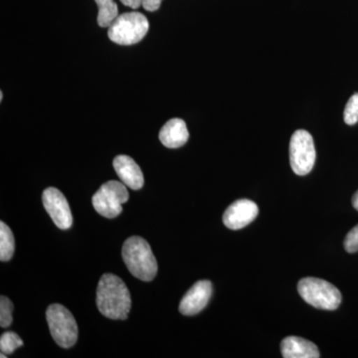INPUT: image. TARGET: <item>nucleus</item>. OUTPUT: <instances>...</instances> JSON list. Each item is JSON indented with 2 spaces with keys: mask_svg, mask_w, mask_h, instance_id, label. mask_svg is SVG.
<instances>
[{
  "mask_svg": "<svg viewBox=\"0 0 358 358\" xmlns=\"http://www.w3.org/2000/svg\"><path fill=\"white\" fill-rule=\"evenodd\" d=\"M96 307L108 319H128L131 308V294L121 278L113 274L102 275L96 289Z\"/></svg>",
  "mask_w": 358,
  "mask_h": 358,
  "instance_id": "nucleus-1",
  "label": "nucleus"
},
{
  "mask_svg": "<svg viewBox=\"0 0 358 358\" xmlns=\"http://www.w3.org/2000/svg\"><path fill=\"white\" fill-rule=\"evenodd\" d=\"M122 260L131 274L143 282H150L157 274V259L143 238L133 236L122 245Z\"/></svg>",
  "mask_w": 358,
  "mask_h": 358,
  "instance_id": "nucleus-2",
  "label": "nucleus"
},
{
  "mask_svg": "<svg viewBox=\"0 0 358 358\" xmlns=\"http://www.w3.org/2000/svg\"><path fill=\"white\" fill-rule=\"evenodd\" d=\"M303 301L320 310H334L341 303V294L331 282L317 278H303L298 284Z\"/></svg>",
  "mask_w": 358,
  "mask_h": 358,
  "instance_id": "nucleus-3",
  "label": "nucleus"
},
{
  "mask_svg": "<svg viewBox=\"0 0 358 358\" xmlns=\"http://www.w3.org/2000/svg\"><path fill=\"white\" fill-rule=\"evenodd\" d=\"M150 29L148 18L140 13H127L115 18L109 27V38L119 45L138 43Z\"/></svg>",
  "mask_w": 358,
  "mask_h": 358,
  "instance_id": "nucleus-4",
  "label": "nucleus"
},
{
  "mask_svg": "<svg viewBox=\"0 0 358 358\" xmlns=\"http://www.w3.org/2000/svg\"><path fill=\"white\" fill-rule=\"evenodd\" d=\"M46 320L52 338L63 348H72L77 343L76 320L64 306L53 303L46 310Z\"/></svg>",
  "mask_w": 358,
  "mask_h": 358,
  "instance_id": "nucleus-5",
  "label": "nucleus"
},
{
  "mask_svg": "<svg viewBox=\"0 0 358 358\" xmlns=\"http://www.w3.org/2000/svg\"><path fill=\"white\" fill-rule=\"evenodd\" d=\"M129 192L124 183L110 180L103 183L92 199L94 208L106 218H115L122 213V205L129 200Z\"/></svg>",
  "mask_w": 358,
  "mask_h": 358,
  "instance_id": "nucleus-6",
  "label": "nucleus"
},
{
  "mask_svg": "<svg viewBox=\"0 0 358 358\" xmlns=\"http://www.w3.org/2000/svg\"><path fill=\"white\" fill-rule=\"evenodd\" d=\"M317 152L312 134L305 129L294 131L289 141V164L296 176L310 173L315 166Z\"/></svg>",
  "mask_w": 358,
  "mask_h": 358,
  "instance_id": "nucleus-7",
  "label": "nucleus"
},
{
  "mask_svg": "<svg viewBox=\"0 0 358 358\" xmlns=\"http://www.w3.org/2000/svg\"><path fill=\"white\" fill-rule=\"evenodd\" d=\"M44 208L60 229H69L73 224L69 203L63 193L55 187H48L42 195Z\"/></svg>",
  "mask_w": 358,
  "mask_h": 358,
  "instance_id": "nucleus-8",
  "label": "nucleus"
},
{
  "mask_svg": "<svg viewBox=\"0 0 358 358\" xmlns=\"http://www.w3.org/2000/svg\"><path fill=\"white\" fill-rule=\"evenodd\" d=\"M259 208L255 202L248 199H240L233 202L223 214V223L231 230H239L246 227L255 220Z\"/></svg>",
  "mask_w": 358,
  "mask_h": 358,
  "instance_id": "nucleus-9",
  "label": "nucleus"
},
{
  "mask_svg": "<svg viewBox=\"0 0 358 358\" xmlns=\"http://www.w3.org/2000/svg\"><path fill=\"white\" fill-rule=\"evenodd\" d=\"M212 294V284L210 281H199L188 289L180 303H179V312L183 315H194L201 312Z\"/></svg>",
  "mask_w": 358,
  "mask_h": 358,
  "instance_id": "nucleus-10",
  "label": "nucleus"
},
{
  "mask_svg": "<svg viewBox=\"0 0 358 358\" xmlns=\"http://www.w3.org/2000/svg\"><path fill=\"white\" fill-rule=\"evenodd\" d=\"M115 173L124 185L133 190L141 189L145 183L143 171L136 162L128 155H117L114 159Z\"/></svg>",
  "mask_w": 358,
  "mask_h": 358,
  "instance_id": "nucleus-11",
  "label": "nucleus"
},
{
  "mask_svg": "<svg viewBox=\"0 0 358 358\" xmlns=\"http://www.w3.org/2000/svg\"><path fill=\"white\" fill-rule=\"evenodd\" d=\"M189 138L185 122L181 119H171L159 131V141L164 147L178 148L185 145Z\"/></svg>",
  "mask_w": 358,
  "mask_h": 358,
  "instance_id": "nucleus-12",
  "label": "nucleus"
},
{
  "mask_svg": "<svg viewBox=\"0 0 358 358\" xmlns=\"http://www.w3.org/2000/svg\"><path fill=\"white\" fill-rule=\"evenodd\" d=\"M281 352L285 358H319L317 346L312 341L299 336H288L281 343Z\"/></svg>",
  "mask_w": 358,
  "mask_h": 358,
  "instance_id": "nucleus-13",
  "label": "nucleus"
},
{
  "mask_svg": "<svg viewBox=\"0 0 358 358\" xmlns=\"http://www.w3.org/2000/svg\"><path fill=\"white\" fill-rule=\"evenodd\" d=\"M98 6V24L101 27H110L119 16L117 3L114 0H95Z\"/></svg>",
  "mask_w": 358,
  "mask_h": 358,
  "instance_id": "nucleus-14",
  "label": "nucleus"
},
{
  "mask_svg": "<svg viewBox=\"0 0 358 358\" xmlns=\"http://www.w3.org/2000/svg\"><path fill=\"white\" fill-rule=\"evenodd\" d=\"M15 242L13 231L3 221L0 222V260L7 262L13 258Z\"/></svg>",
  "mask_w": 358,
  "mask_h": 358,
  "instance_id": "nucleus-15",
  "label": "nucleus"
},
{
  "mask_svg": "<svg viewBox=\"0 0 358 358\" xmlns=\"http://www.w3.org/2000/svg\"><path fill=\"white\" fill-rule=\"evenodd\" d=\"M23 345L20 336L13 331H6L0 338V350L6 355H13L17 348Z\"/></svg>",
  "mask_w": 358,
  "mask_h": 358,
  "instance_id": "nucleus-16",
  "label": "nucleus"
},
{
  "mask_svg": "<svg viewBox=\"0 0 358 358\" xmlns=\"http://www.w3.org/2000/svg\"><path fill=\"white\" fill-rule=\"evenodd\" d=\"M13 301L7 296H1L0 298V326L6 329L13 324Z\"/></svg>",
  "mask_w": 358,
  "mask_h": 358,
  "instance_id": "nucleus-17",
  "label": "nucleus"
},
{
  "mask_svg": "<svg viewBox=\"0 0 358 358\" xmlns=\"http://www.w3.org/2000/svg\"><path fill=\"white\" fill-rule=\"evenodd\" d=\"M343 119L348 126H353L358 122V93L350 96L346 103Z\"/></svg>",
  "mask_w": 358,
  "mask_h": 358,
  "instance_id": "nucleus-18",
  "label": "nucleus"
},
{
  "mask_svg": "<svg viewBox=\"0 0 358 358\" xmlns=\"http://www.w3.org/2000/svg\"><path fill=\"white\" fill-rule=\"evenodd\" d=\"M345 249L348 253L358 252V225L348 233L345 239Z\"/></svg>",
  "mask_w": 358,
  "mask_h": 358,
  "instance_id": "nucleus-19",
  "label": "nucleus"
},
{
  "mask_svg": "<svg viewBox=\"0 0 358 358\" xmlns=\"http://www.w3.org/2000/svg\"><path fill=\"white\" fill-rule=\"evenodd\" d=\"M162 0H143V6L145 10L154 13L159 10Z\"/></svg>",
  "mask_w": 358,
  "mask_h": 358,
  "instance_id": "nucleus-20",
  "label": "nucleus"
},
{
  "mask_svg": "<svg viewBox=\"0 0 358 358\" xmlns=\"http://www.w3.org/2000/svg\"><path fill=\"white\" fill-rule=\"evenodd\" d=\"M121 2L124 6L133 9H138V7L143 6V0H121Z\"/></svg>",
  "mask_w": 358,
  "mask_h": 358,
  "instance_id": "nucleus-21",
  "label": "nucleus"
},
{
  "mask_svg": "<svg viewBox=\"0 0 358 358\" xmlns=\"http://www.w3.org/2000/svg\"><path fill=\"white\" fill-rule=\"evenodd\" d=\"M352 205L355 209L358 211V192L355 193L352 197Z\"/></svg>",
  "mask_w": 358,
  "mask_h": 358,
  "instance_id": "nucleus-22",
  "label": "nucleus"
}]
</instances>
